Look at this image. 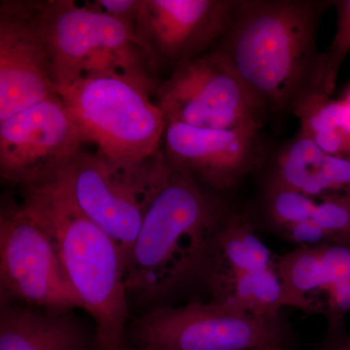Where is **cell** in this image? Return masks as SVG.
Wrapping results in <instances>:
<instances>
[{"label":"cell","mask_w":350,"mask_h":350,"mask_svg":"<svg viewBox=\"0 0 350 350\" xmlns=\"http://www.w3.org/2000/svg\"><path fill=\"white\" fill-rule=\"evenodd\" d=\"M288 241L300 246H315L330 241L327 232L313 219L304 221L282 231Z\"/></svg>","instance_id":"603a6c76"},{"label":"cell","mask_w":350,"mask_h":350,"mask_svg":"<svg viewBox=\"0 0 350 350\" xmlns=\"http://www.w3.org/2000/svg\"><path fill=\"white\" fill-rule=\"evenodd\" d=\"M344 100L347 103V105H350V87L349 88V90H347V93H345Z\"/></svg>","instance_id":"4316f807"},{"label":"cell","mask_w":350,"mask_h":350,"mask_svg":"<svg viewBox=\"0 0 350 350\" xmlns=\"http://www.w3.org/2000/svg\"><path fill=\"white\" fill-rule=\"evenodd\" d=\"M94 4L103 12L129 23L137 29L142 0H100Z\"/></svg>","instance_id":"cb8c5ba5"},{"label":"cell","mask_w":350,"mask_h":350,"mask_svg":"<svg viewBox=\"0 0 350 350\" xmlns=\"http://www.w3.org/2000/svg\"><path fill=\"white\" fill-rule=\"evenodd\" d=\"M271 180L315 199L350 197V159L330 155L299 133L280 152Z\"/></svg>","instance_id":"9a60e30c"},{"label":"cell","mask_w":350,"mask_h":350,"mask_svg":"<svg viewBox=\"0 0 350 350\" xmlns=\"http://www.w3.org/2000/svg\"><path fill=\"white\" fill-rule=\"evenodd\" d=\"M57 94L36 2H1L0 121Z\"/></svg>","instance_id":"8fae6325"},{"label":"cell","mask_w":350,"mask_h":350,"mask_svg":"<svg viewBox=\"0 0 350 350\" xmlns=\"http://www.w3.org/2000/svg\"><path fill=\"white\" fill-rule=\"evenodd\" d=\"M213 301L264 319L280 317L286 306L284 288L276 266L261 271L217 276L204 280Z\"/></svg>","instance_id":"ac0fdd59"},{"label":"cell","mask_w":350,"mask_h":350,"mask_svg":"<svg viewBox=\"0 0 350 350\" xmlns=\"http://www.w3.org/2000/svg\"><path fill=\"white\" fill-rule=\"evenodd\" d=\"M131 336L144 350H257L283 349L287 329L280 317L264 319L216 301H192L151 310L135 322Z\"/></svg>","instance_id":"52a82bcc"},{"label":"cell","mask_w":350,"mask_h":350,"mask_svg":"<svg viewBox=\"0 0 350 350\" xmlns=\"http://www.w3.org/2000/svg\"><path fill=\"white\" fill-rule=\"evenodd\" d=\"M286 306L321 315L327 329L345 327L350 313V239L300 246L276 256Z\"/></svg>","instance_id":"7c38bea8"},{"label":"cell","mask_w":350,"mask_h":350,"mask_svg":"<svg viewBox=\"0 0 350 350\" xmlns=\"http://www.w3.org/2000/svg\"><path fill=\"white\" fill-rule=\"evenodd\" d=\"M312 219L327 232L330 241L350 239V197L327 196L317 202Z\"/></svg>","instance_id":"7402d4cb"},{"label":"cell","mask_w":350,"mask_h":350,"mask_svg":"<svg viewBox=\"0 0 350 350\" xmlns=\"http://www.w3.org/2000/svg\"><path fill=\"white\" fill-rule=\"evenodd\" d=\"M147 76L94 72L57 86L86 144L121 162L160 153L167 120L151 98Z\"/></svg>","instance_id":"277c9868"},{"label":"cell","mask_w":350,"mask_h":350,"mask_svg":"<svg viewBox=\"0 0 350 350\" xmlns=\"http://www.w3.org/2000/svg\"><path fill=\"white\" fill-rule=\"evenodd\" d=\"M22 206L49 234L83 310L93 317L98 350H122L129 296L117 244L78 207L57 172L25 187Z\"/></svg>","instance_id":"7a4b0ae2"},{"label":"cell","mask_w":350,"mask_h":350,"mask_svg":"<svg viewBox=\"0 0 350 350\" xmlns=\"http://www.w3.org/2000/svg\"><path fill=\"white\" fill-rule=\"evenodd\" d=\"M266 204L269 219L278 229L284 231L291 226L312 219L317 202L296 189L269 180Z\"/></svg>","instance_id":"44dd1931"},{"label":"cell","mask_w":350,"mask_h":350,"mask_svg":"<svg viewBox=\"0 0 350 350\" xmlns=\"http://www.w3.org/2000/svg\"><path fill=\"white\" fill-rule=\"evenodd\" d=\"M36 3L57 86L94 72L146 76L142 57L147 51L133 25L96 4L82 6L70 0Z\"/></svg>","instance_id":"8992f818"},{"label":"cell","mask_w":350,"mask_h":350,"mask_svg":"<svg viewBox=\"0 0 350 350\" xmlns=\"http://www.w3.org/2000/svg\"><path fill=\"white\" fill-rule=\"evenodd\" d=\"M85 144L57 94L0 121V175L24 187L40 183L63 169Z\"/></svg>","instance_id":"30bf717a"},{"label":"cell","mask_w":350,"mask_h":350,"mask_svg":"<svg viewBox=\"0 0 350 350\" xmlns=\"http://www.w3.org/2000/svg\"><path fill=\"white\" fill-rule=\"evenodd\" d=\"M239 1L142 0L137 29L147 53L178 62L199 57L224 36Z\"/></svg>","instance_id":"5bb4252c"},{"label":"cell","mask_w":350,"mask_h":350,"mask_svg":"<svg viewBox=\"0 0 350 350\" xmlns=\"http://www.w3.org/2000/svg\"><path fill=\"white\" fill-rule=\"evenodd\" d=\"M333 3L241 0L216 52L264 109L293 111L313 92L317 27Z\"/></svg>","instance_id":"6da1fadb"},{"label":"cell","mask_w":350,"mask_h":350,"mask_svg":"<svg viewBox=\"0 0 350 350\" xmlns=\"http://www.w3.org/2000/svg\"><path fill=\"white\" fill-rule=\"evenodd\" d=\"M0 350H89L81 327L68 312L48 314L2 306Z\"/></svg>","instance_id":"2e32d148"},{"label":"cell","mask_w":350,"mask_h":350,"mask_svg":"<svg viewBox=\"0 0 350 350\" xmlns=\"http://www.w3.org/2000/svg\"><path fill=\"white\" fill-rule=\"evenodd\" d=\"M257 350H282V347H276V345H268V347H261Z\"/></svg>","instance_id":"484cf974"},{"label":"cell","mask_w":350,"mask_h":350,"mask_svg":"<svg viewBox=\"0 0 350 350\" xmlns=\"http://www.w3.org/2000/svg\"><path fill=\"white\" fill-rule=\"evenodd\" d=\"M260 129L198 128L167 123L163 156L200 185L224 192L236 187L254 167Z\"/></svg>","instance_id":"4fadbf2b"},{"label":"cell","mask_w":350,"mask_h":350,"mask_svg":"<svg viewBox=\"0 0 350 350\" xmlns=\"http://www.w3.org/2000/svg\"><path fill=\"white\" fill-rule=\"evenodd\" d=\"M337 7V29L327 52L320 54L312 94L331 96L340 66L350 52V0L334 2Z\"/></svg>","instance_id":"ffe728a7"},{"label":"cell","mask_w":350,"mask_h":350,"mask_svg":"<svg viewBox=\"0 0 350 350\" xmlns=\"http://www.w3.org/2000/svg\"><path fill=\"white\" fill-rule=\"evenodd\" d=\"M276 266V255L255 234L250 221L230 211L218 228L200 271L202 280Z\"/></svg>","instance_id":"e0dca14e"},{"label":"cell","mask_w":350,"mask_h":350,"mask_svg":"<svg viewBox=\"0 0 350 350\" xmlns=\"http://www.w3.org/2000/svg\"><path fill=\"white\" fill-rule=\"evenodd\" d=\"M229 213L199 182L172 167L126 260L129 298L158 300L200 278L211 241Z\"/></svg>","instance_id":"3957f363"},{"label":"cell","mask_w":350,"mask_h":350,"mask_svg":"<svg viewBox=\"0 0 350 350\" xmlns=\"http://www.w3.org/2000/svg\"><path fill=\"white\" fill-rule=\"evenodd\" d=\"M163 152L121 162L82 149L57 172L78 207L118 246L124 266L151 204L169 179Z\"/></svg>","instance_id":"5b68a950"},{"label":"cell","mask_w":350,"mask_h":350,"mask_svg":"<svg viewBox=\"0 0 350 350\" xmlns=\"http://www.w3.org/2000/svg\"><path fill=\"white\" fill-rule=\"evenodd\" d=\"M293 112L301 122L300 133L330 155L350 159V105L344 100L308 94Z\"/></svg>","instance_id":"d6986e66"},{"label":"cell","mask_w":350,"mask_h":350,"mask_svg":"<svg viewBox=\"0 0 350 350\" xmlns=\"http://www.w3.org/2000/svg\"><path fill=\"white\" fill-rule=\"evenodd\" d=\"M314 350H350V334L345 327L327 329L325 337Z\"/></svg>","instance_id":"d4e9b609"},{"label":"cell","mask_w":350,"mask_h":350,"mask_svg":"<svg viewBox=\"0 0 350 350\" xmlns=\"http://www.w3.org/2000/svg\"><path fill=\"white\" fill-rule=\"evenodd\" d=\"M122 350H144V349H138V347H137V349H131V347H124L123 349H122Z\"/></svg>","instance_id":"83f0119b"},{"label":"cell","mask_w":350,"mask_h":350,"mask_svg":"<svg viewBox=\"0 0 350 350\" xmlns=\"http://www.w3.org/2000/svg\"><path fill=\"white\" fill-rule=\"evenodd\" d=\"M2 298H17L53 312L82 308L49 234L21 206L0 214Z\"/></svg>","instance_id":"9c48e42d"},{"label":"cell","mask_w":350,"mask_h":350,"mask_svg":"<svg viewBox=\"0 0 350 350\" xmlns=\"http://www.w3.org/2000/svg\"><path fill=\"white\" fill-rule=\"evenodd\" d=\"M156 103L167 123L218 130L260 129L265 111L216 51L179 64Z\"/></svg>","instance_id":"ba28073f"}]
</instances>
